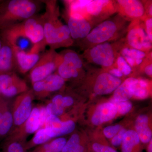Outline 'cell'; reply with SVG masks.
Masks as SVG:
<instances>
[{"instance_id":"cell-4","label":"cell","mask_w":152,"mask_h":152,"mask_svg":"<svg viewBox=\"0 0 152 152\" xmlns=\"http://www.w3.org/2000/svg\"><path fill=\"white\" fill-rule=\"evenodd\" d=\"M60 54L50 49L44 53L36 65L30 71L32 84L44 80L54 73L61 62Z\"/></svg>"},{"instance_id":"cell-21","label":"cell","mask_w":152,"mask_h":152,"mask_svg":"<svg viewBox=\"0 0 152 152\" xmlns=\"http://www.w3.org/2000/svg\"><path fill=\"white\" fill-rule=\"evenodd\" d=\"M29 90L26 83L23 79L20 78L18 80L9 87L0 96V98L7 100L26 92Z\"/></svg>"},{"instance_id":"cell-25","label":"cell","mask_w":152,"mask_h":152,"mask_svg":"<svg viewBox=\"0 0 152 152\" xmlns=\"http://www.w3.org/2000/svg\"><path fill=\"white\" fill-rule=\"evenodd\" d=\"M65 138L60 137L55 139L52 141L41 145L32 152H61L66 142Z\"/></svg>"},{"instance_id":"cell-5","label":"cell","mask_w":152,"mask_h":152,"mask_svg":"<svg viewBox=\"0 0 152 152\" xmlns=\"http://www.w3.org/2000/svg\"><path fill=\"white\" fill-rule=\"evenodd\" d=\"M61 62L57 68V73L65 80L75 79L83 67V62L75 52L67 50L60 54Z\"/></svg>"},{"instance_id":"cell-38","label":"cell","mask_w":152,"mask_h":152,"mask_svg":"<svg viewBox=\"0 0 152 152\" xmlns=\"http://www.w3.org/2000/svg\"><path fill=\"white\" fill-rule=\"evenodd\" d=\"M126 131L125 129H122L115 136H114L112 140V144L113 145L118 147L121 145L124 135Z\"/></svg>"},{"instance_id":"cell-2","label":"cell","mask_w":152,"mask_h":152,"mask_svg":"<svg viewBox=\"0 0 152 152\" xmlns=\"http://www.w3.org/2000/svg\"><path fill=\"white\" fill-rule=\"evenodd\" d=\"M3 41L11 45L20 38L31 41L34 45L43 50L46 45L42 15H37L1 30Z\"/></svg>"},{"instance_id":"cell-14","label":"cell","mask_w":152,"mask_h":152,"mask_svg":"<svg viewBox=\"0 0 152 152\" xmlns=\"http://www.w3.org/2000/svg\"><path fill=\"white\" fill-rule=\"evenodd\" d=\"M17 68L15 53L13 47L3 42L0 50V74L14 72Z\"/></svg>"},{"instance_id":"cell-8","label":"cell","mask_w":152,"mask_h":152,"mask_svg":"<svg viewBox=\"0 0 152 152\" xmlns=\"http://www.w3.org/2000/svg\"><path fill=\"white\" fill-rule=\"evenodd\" d=\"M91 61L98 65L110 67L115 60V52L113 46L108 42L98 44L92 47L88 52Z\"/></svg>"},{"instance_id":"cell-34","label":"cell","mask_w":152,"mask_h":152,"mask_svg":"<svg viewBox=\"0 0 152 152\" xmlns=\"http://www.w3.org/2000/svg\"><path fill=\"white\" fill-rule=\"evenodd\" d=\"M121 129V126L119 125L109 126L104 129V134L108 138L113 137L119 132Z\"/></svg>"},{"instance_id":"cell-19","label":"cell","mask_w":152,"mask_h":152,"mask_svg":"<svg viewBox=\"0 0 152 152\" xmlns=\"http://www.w3.org/2000/svg\"><path fill=\"white\" fill-rule=\"evenodd\" d=\"M136 132L140 139L144 143L151 141L152 139V132L148 126V118L145 115H140L136 121Z\"/></svg>"},{"instance_id":"cell-40","label":"cell","mask_w":152,"mask_h":152,"mask_svg":"<svg viewBox=\"0 0 152 152\" xmlns=\"http://www.w3.org/2000/svg\"><path fill=\"white\" fill-rule=\"evenodd\" d=\"M74 99L70 96H63L62 98L61 106L64 108L66 107H69L72 106L74 103Z\"/></svg>"},{"instance_id":"cell-43","label":"cell","mask_w":152,"mask_h":152,"mask_svg":"<svg viewBox=\"0 0 152 152\" xmlns=\"http://www.w3.org/2000/svg\"><path fill=\"white\" fill-rule=\"evenodd\" d=\"M85 150L84 147L81 144H80L74 148L72 150H71L69 152H84Z\"/></svg>"},{"instance_id":"cell-45","label":"cell","mask_w":152,"mask_h":152,"mask_svg":"<svg viewBox=\"0 0 152 152\" xmlns=\"http://www.w3.org/2000/svg\"><path fill=\"white\" fill-rule=\"evenodd\" d=\"M145 72L148 75L151 76L152 75V64H150L145 67Z\"/></svg>"},{"instance_id":"cell-37","label":"cell","mask_w":152,"mask_h":152,"mask_svg":"<svg viewBox=\"0 0 152 152\" xmlns=\"http://www.w3.org/2000/svg\"><path fill=\"white\" fill-rule=\"evenodd\" d=\"M149 95L148 91L147 88H143L137 85L134 96L139 99H145L148 97Z\"/></svg>"},{"instance_id":"cell-1","label":"cell","mask_w":152,"mask_h":152,"mask_svg":"<svg viewBox=\"0 0 152 152\" xmlns=\"http://www.w3.org/2000/svg\"><path fill=\"white\" fill-rule=\"evenodd\" d=\"M46 11L42 15L46 44L50 49L69 47L73 43L67 25L59 19L58 8L55 1H43Z\"/></svg>"},{"instance_id":"cell-39","label":"cell","mask_w":152,"mask_h":152,"mask_svg":"<svg viewBox=\"0 0 152 152\" xmlns=\"http://www.w3.org/2000/svg\"><path fill=\"white\" fill-rule=\"evenodd\" d=\"M40 109V129L44 127L45 123L46 121L47 118L49 116L47 112L45 106H41L39 107Z\"/></svg>"},{"instance_id":"cell-35","label":"cell","mask_w":152,"mask_h":152,"mask_svg":"<svg viewBox=\"0 0 152 152\" xmlns=\"http://www.w3.org/2000/svg\"><path fill=\"white\" fill-rule=\"evenodd\" d=\"M62 122V121L58 117L49 115L47 118L43 128L57 127L60 126Z\"/></svg>"},{"instance_id":"cell-7","label":"cell","mask_w":152,"mask_h":152,"mask_svg":"<svg viewBox=\"0 0 152 152\" xmlns=\"http://www.w3.org/2000/svg\"><path fill=\"white\" fill-rule=\"evenodd\" d=\"M119 28V26L113 20H107L91 30L85 40L93 45L103 43L116 34Z\"/></svg>"},{"instance_id":"cell-20","label":"cell","mask_w":152,"mask_h":152,"mask_svg":"<svg viewBox=\"0 0 152 152\" xmlns=\"http://www.w3.org/2000/svg\"><path fill=\"white\" fill-rule=\"evenodd\" d=\"M22 126L25 134L27 135L34 134L40 129L39 107L33 108L30 116Z\"/></svg>"},{"instance_id":"cell-24","label":"cell","mask_w":152,"mask_h":152,"mask_svg":"<svg viewBox=\"0 0 152 152\" xmlns=\"http://www.w3.org/2000/svg\"><path fill=\"white\" fill-rule=\"evenodd\" d=\"M111 1H91L89 4L85 8V16L86 15L89 16H98L100 15L103 13L104 11L107 7H108Z\"/></svg>"},{"instance_id":"cell-29","label":"cell","mask_w":152,"mask_h":152,"mask_svg":"<svg viewBox=\"0 0 152 152\" xmlns=\"http://www.w3.org/2000/svg\"><path fill=\"white\" fill-rule=\"evenodd\" d=\"M124 58L130 57L135 60L137 59H143L146 54L145 52L140 50L133 48H126L123 49L121 52Z\"/></svg>"},{"instance_id":"cell-15","label":"cell","mask_w":152,"mask_h":152,"mask_svg":"<svg viewBox=\"0 0 152 152\" xmlns=\"http://www.w3.org/2000/svg\"><path fill=\"white\" fill-rule=\"evenodd\" d=\"M121 13L131 19H137L143 16L145 13L144 5L137 0H119L117 1Z\"/></svg>"},{"instance_id":"cell-26","label":"cell","mask_w":152,"mask_h":152,"mask_svg":"<svg viewBox=\"0 0 152 152\" xmlns=\"http://www.w3.org/2000/svg\"><path fill=\"white\" fill-rule=\"evenodd\" d=\"M51 139L45 128H42L36 132L30 142L25 145V149L27 151L36 146H40L46 143Z\"/></svg>"},{"instance_id":"cell-36","label":"cell","mask_w":152,"mask_h":152,"mask_svg":"<svg viewBox=\"0 0 152 152\" xmlns=\"http://www.w3.org/2000/svg\"><path fill=\"white\" fill-rule=\"evenodd\" d=\"M92 149L95 152H118L111 147L98 143L93 144Z\"/></svg>"},{"instance_id":"cell-18","label":"cell","mask_w":152,"mask_h":152,"mask_svg":"<svg viewBox=\"0 0 152 152\" xmlns=\"http://www.w3.org/2000/svg\"><path fill=\"white\" fill-rule=\"evenodd\" d=\"M138 80L134 77H129L125 80L115 91L114 100L117 102H126L134 96Z\"/></svg>"},{"instance_id":"cell-33","label":"cell","mask_w":152,"mask_h":152,"mask_svg":"<svg viewBox=\"0 0 152 152\" xmlns=\"http://www.w3.org/2000/svg\"><path fill=\"white\" fill-rule=\"evenodd\" d=\"M45 107L49 115L58 117L64 113V108L52 103L50 102L47 104Z\"/></svg>"},{"instance_id":"cell-47","label":"cell","mask_w":152,"mask_h":152,"mask_svg":"<svg viewBox=\"0 0 152 152\" xmlns=\"http://www.w3.org/2000/svg\"><path fill=\"white\" fill-rule=\"evenodd\" d=\"M2 45V42L1 40V38H0V50H1V48Z\"/></svg>"},{"instance_id":"cell-12","label":"cell","mask_w":152,"mask_h":152,"mask_svg":"<svg viewBox=\"0 0 152 152\" xmlns=\"http://www.w3.org/2000/svg\"><path fill=\"white\" fill-rule=\"evenodd\" d=\"M127 39L128 44L133 49L144 52L151 48L152 41L145 29L140 26H135L130 29Z\"/></svg>"},{"instance_id":"cell-42","label":"cell","mask_w":152,"mask_h":152,"mask_svg":"<svg viewBox=\"0 0 152 152\" xmlns=\"http://www.w3.org/2000/svg\"><path fill=\"white\" fill-rule=\"evenodd\" d=\"M109 73L117 78L121 77H122L124 75L118 68H114V69H112L110 71Z\"/></svg>"},{"instance_id":"cell-28","label":"cell","mask_w":152,"mask_h":152,"mask_svg":"<svg viewBox=\"0 0 152 152\" xmlns=\"http://www.w3.org/2000/svg\"><path fill=\"white\" fill-rule=\"evenodd\" d=\"M2 152H27L25 145L21 141L12 139L8 140L3 145Z\"/></svg>"},{"instance_id":"cell-41","label":"cell","mask_w":152,"mask_h":152,"mask_svg":"<svg viewBox=\"0 0 152 152\" xmlns=\"http://www.w3.org/2000/svg\"><path fill=\"white\" fill-rule=\"evenodd\" d=\"M146 27V32L148 37L151 41L152 40V18L147 19L145 22Z\"/></svg>"},{"instance_id":"cell-13","label":"cell","mask_w":152,"mask_h":152,"mask_svg":"<svg viewBox=\"0 0 152 152\" xmlns=\"http://www.w3.org/2000/svg\"><path fill=\"white\" fill-rule=\"evenodd\" d=\"M121 80L108 72L101 73L98 76L95 81L94 89L98 95H106L110 94L121 84Z\"/></svg>"},{"instance_id":"cell-11","label":"cell","mask_w":152,"mask_h":152,"mask_svg":"<svg viewBox=\"0 0 152 152\" xmlns=\"http://www.w3.org/2000/svg\"><path fill=\"white\" fill-rule=\"evenodd\" d=\"M67 26L72 40L85 39L91 31L88 19L78 14H69Z\"/></svg>"},{"instance_id":"cell-48","label":"cell","mask_w":152,"mask_h":152,"mask_svg":"<svg viewBox=\"0 0 152 152\" xmlns=\"http://www.w3.org/2000/svg\"></svg>"},{"instance_id":"cell-6","label":"cell","mask_w":152,"mask_h":152,"mask_svg":"<svg viewBox=\"0 0 152 152\" xmlns=\"http://www.w3.org/2000/svg\"><path fill=\"white\" fill-rule=\"evenodd\" d=\"M34 96L32 89L17 96L12 109L14 125L21 127L28 119L32 111Z\"/></svg>"},{"instance_id":"cell-27","label":"cell","mask_w":152,"mask_h":152,"mask_svg":"<svg viewBox=\"0 0 152 152\" xmlns=\"http://www.w3.org/2000/svg\"><path fill=\"white\" fill-rule=\"evenodd\" d=\"M20 78L15 72L0 74V96L9 87Z\"/></svg>"},{"instance_id":"cell-22","label":"cell","mask_w":152,"mask_h":152,"mask_svg":"<svg viewBox=\"0 0 152 152\" xmlns=\"http://www.w3.org/2000/svg\"><path fill=\"white\" fill-rule=\"evenodd\" d=\"M75 128V124L72 120L62 122L61 124L57 127L45 128L50 137H61L70 134L73 132Z\"/></svg>"},{"instance_id":"cell-44","label":"cell","mask_w":152,"mask_h":152,"mask_svg":"<svg viewBox=\"0 0 152 152\" xmlns=\"http://www.w3.org/2000/svg\"><path fill=\"white\" fill-rule=\"evenodd\" d=\"M138 85L141 88H147L148 84V82L145 80L140 79V80H138Z\"/></svg>"},{"instance_id":"cell-32","label":"cell","mask_w":152,"mask_h":152,"mask_svg":"<svg viewBox=\"0 0 152 152\" xmlns=\"http://www.w3.org/2000/svg\"><path fill=\"white\" fill-rule=\"evenodd\" d=\"M118 69L125 75H128L131 73L132 69L128 64L124 58L122 56H120L117 59Z\"/></svg>"},{"instance_id":"cell-23","label":"cell","mask_w":152,"mask_h":152,"mask_svg":"<svg viewBox=\"0 0 152 152\" xmlns=\"http://www.w3.org/2000/svg\"><path fill=\"white\" fill-rule=\"evenodd\" d=\"M140 139L135 131H126L121 144L122 152H134L135 148L138 145Z\"/></svg>"},{"instance_id":"cell-16","label":"cell","mask_w":152,"mask_h":152,"mask_svg":"<svg viewBox=\"0 0 152 152\" xmlns=\"http://www.w3.org/2000/svg\"><path fill=\"white\" fill-rule=\"evenodd\" d=\"M14 125L12 109L7 100L0 98V137L7 135Z\"/></svg>"},{"instance_id":"cell-3","label":"cell","mask_w":152,"mask_h":152,"mask_svg":"<svg viewBox=\"0 0 152 152\" xmlns=\"http://www.w3.org/2000/svg\"><path fill=\"white\" fill-rule=\"evenodd\" d=\"M42 1L10 0L0 4V29H4L37 15Z\"/></svg>"},{"instance_id":"cell-10","label":"cell","mask_w":152,"mask_h":152,"mask_svg":"<svg viewBox=\"0 0 152 152\" xmlns=\"http://www.w3.org/2000/svg\"><path fill=\"white\" fill-rule=\"evenodd\" d=\"M12 47L15 53L17 68L21 73L30 72L40 58V53L42 50L34 45L29 52L25 51L18 47Z\"/></svg>"},{"instance_id":"cell-9","label":"cell","mask_w":152,"mask_h":152,"mask_svg":"<svg viewBox=\"0 0 152 152\" xmlns=\"http://www.w3.org/2000/svg\"><path fill=\"white\" fill-rule=\"evenodd\" d=\"M65 83V80L57 73H54L42 80L32 84V90L34 96L45 98L61 89Z\"/></svg>"},{"instance_id":"cell-31","label":"cell","mask_w":152,"mask_h":152,"mask_svg":"<svg viewBox=\"0 0 152 152\" xmlns=\"http://www.w3.org/2000/svg\"><path fill=\"white\" fill-rule=\"evenodd\" d=\"M80 144V142L79 136L77 134H74L71 136L69 140L66 142L61 152H69Z\"/></svg>"},{"instance_id":"cell-46","label":"cell","mask_w":152,"mask_h":152,"mask_svg":"<svg viewBox=\"0 0 152 152\" xmlns=\"http://www.w3.org/2000/svg\"><path fill=\"white\" fill-rule=\"evenodd\" d=\"M152 5H151V6H150L149 9V14L150 15L152 16Z\"/></svg>"},{"instance_id":"cell-17","label":"cell","mask_w":152,"mask_h":152,"mask_svg":"<svg viewBox=\"0 0 152 152\" xmlns=\"http://www.w3.org/2000/svg\"><path fill=\"white\" fill-rule=\"evenodd\" d=\"M117 111L115 107L111 102L102 104L98 106L92 118L93 124L98 126L109 121L115 116Z\"/></svg>"},{"instance_id":"cell-30","label":"cell","mask_w":152,"mask_h":152,"mask_svg":"<svg viewBox=\"0 0 152 152\" xmlns=\"http://www.w3.org/2000/svg\"><path fill=\"white\" fill-rule=\"evenodd\" d=\"M110 102L113 104L116 108L117 112L121 115H125L129 113L132 108V105L130 102H118L112 100Z\"/></svg>"}]
</instances>
